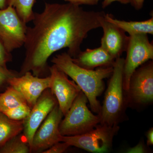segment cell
<instances>
[{
	"mask_svg": "<svg viewBox=\"0 0 153 153\" xmlns=\"http://www.w3.org/2000/svg\"><path fill=\"white\" fill-rule=\"evenodd\" d=\"M105 14L69 3H45L44 10L34 13L33 26L27 29L25 57L19 76L27 71L38 76L44 74L50 56L64 48L72 58L76 57L88 33L101 27Z\"/></svg>",
	"mask_w": 153,
	"mask_h": 153,
	"instance_id": "cell-1",
	"label": "cell"
},
{
	"mask_svg": "<svg viewBox=\"0 0 153 153\" xmlns=\"http://www.w3.org/2000/svg\"><path fill=\"white\" fill-rule=\"evenodd\" d=\"M51 61L74 80L87 97L92 111L99 114L101 106L97 97L104 90L103 80L112 74L113 66L99 67L96 70L86 69L74 63L67 52L56 55Z\"/></svg>",
	"mask_w": 153,
	"mask_h": 153,
	"instance_id": "cell-2",
	"label": "cell"
},
{
	"mask_svg": "<svg viewBox=\"0 0 153 153\" xmlns=\"http://www.w3.org/2000/svg\"><path fill=\"white\" fill-rule=\"evenodd\" d=\"M125 59L118 57L113 64V72L105 92L100 112V123L113 126L117 125L124 110L123 68Z\"/></svg>",
	"mask_w": 153,
	"mask_h": 153,
	"instance_id": "cell-3",
	"label": "cell"
},
{
	"mask_svg": "<svg viewBox=\"0 0 153 153\" xmlns=\"http://www.w3.org/2000/svg\"><path fill=\"white\" fill-rule=\"evenodd\" d=\"M87 97L81 91L61 120L59 126L63 136L79 135L90 131L100 123V115L93 114L88 109Z\"/></svg>",
	"mask_w": 153,
	"mask_h": 153,
	"instance_id": "cell-4",
	"label": "cell"
},
{
	"mask_svg": "<svg viewBox=\"0 0 153 153\" xmlns=\"http://www.w3.org/2000/svg\"><path fill=\"white\" fill-rule=\"evenodd\" d=\"M119 129L117 125L110 126L98 124L90 131L79 135L63 136L61 142L92 153L108 152L112 146L113 141Z\"/></svg>",
	"mask_w": 153,
	"mask_h": 153,
	"instance_id": "cell-5",
	"label": "cell"
},
{
	"mask_svg": "<svg viewBox=\"0 0 153 153\" xmlns=\"http://www.w3.org/2000/svg\"><path fill=\"white\" fill-rule=\"evenodd\" d=\"M123 68V88L127 92L132 75L137 68L153 59V45L148 34L140 33L129 36Z\"/></svg>",
	"mask_w": 153,
	"mask_h": 153,
	"instance_id": "cell-6",
	"label": "cell"
},
{
	"mask_svg": "<svg viewBox=\"0 0 153 153\" xmlns=\"http://www.w3.org/2000/svg\"><path fill=\"white\" fill-rule=\"evenodd\" d=\"M27 27L12 6L0 10V41L9 52L24 46Z\"/></svg>",
	"mask_w": 153,
	"mask_h": 153,
	"instance_id": "cell-7",
	"label": "cell"
},
{
	"mask_svg": "<svg viewBox=\"0 0 153 153\" xmlns=\"http://www.w3.org/2000/svg\"><path fill=\"white\" fill-rule=\"evenodd\" d=\"M63 116L57 103L35 133L31 152L42 153L56 143L61 142L62 136L59 131V126Z\"/></svg>",
	"mask_w": 153,
	"mask_h": 153,
	"instance_id": "cell-8",
	"label": "cell"
},
{
	"mask_svg": "<svg viewBox=\"0 0 153 153\" xmlns=\"http://www.w3.org/2000/svg\"><path fill=\"white\" fill-rule=\"evenodd\" d=\"M50 77L49 89L57 100L63 116L71 107L81 89L74 80H70L64 72L55 65L49 67Z\"/></svg>",
	"mask_w": 153,
	"mask_h": 153,
	"instance_id": "cell-9",
	"label": "cell"
},
{
	"mask_svg": "<svg viewBox=\"0 0 153 153\" xmlns=\"http://www.w3.org/2000/svg\"><path fill=\"white\" fill-rule=\"evenodd\" d=\"M141 66L132 75L127 93L133 102L145 105L153 100V61H147Z\"/></svg>",
	"mask_w": 153,
	"mask_h": 153,
	"instance_id": "cell-10",
	"label": "cell"
},
{
	"mask_svg": "<svg viewBox=\"0 0 153 153\" xmlns=\"http://www.w3.org/2000/svg\"><path fill=\"white\" fill-rule=\"evenodd\" d=\"M57 104V102L55 96L50 89L48 88L42 93L31 108L27 117L23 120V134L30 149L36 131Z\"/></svg>",
	"mask_w": 153,
	"mask_h": 153,
	"instance_id": "cell-11",
	"label": "cell"
},
{
	"mask_svg": "<svg viewBox=\"0 0 153 153\" xmlns=\"http://www.w3.org/2000/svg\"><path fill=\"white\" fill-rule=\"evenodd\" d=\"M7 82L23 95L32 108L44 91L49 88L50 77L42 78L27 71L20 76L11 77Z\"/></svg>",
	"mask_w": 153,
	"mask_h": 153,
	"instance_id": "cell-12",
	"label": "cell"
},
{
	"mask_svg": "<svg viewBox=\"0 0 153 153\" xmlns=\"http://www.w3.org/2000/svg\"><path fill=\"white\" fill-rule=\"evenodd\" d=\"M101 27L103 34L101 40V46L115 58L120 57L126 51L129 36L115 25L108 22L104 17L101 21Z\"/></svg>",
	"mask_w": 153,
	"mask_h": 153,
	"instance_id": "cell-13",
	"label": "cell"
},
{
	"mask_svg": "<svg viewBox=\"0 0 153 153\" xmlns=\"http://www.w3.org/2000/svg\"><path fill=\"white\" fill-rule=\"evenodd\" d=\"M74 63L82 68L94 69L96 68L112 66L116 58L100 46L95 49H87L81 51L72 58Z\"/></svg>",
	"mask_w": 153,
	"mask_h": 153,
	"instance_id": "cell-14",
	"label": "cell"
},
{
	"mask_svg": "<svg viewBox=\"0 0 153 153\" xmlns=\"http://www.w3.org/2000/svg\"><path fill=\"white\" fill-rule=\"evenodd\" d=\"M105 19L129 36L140 33L153 35V17L146 21L127 22L114 19L111 14H105Z\"/></svg>",
	"mask_w": 153,
	"mask_h": 153,
	"instance_id": "cell-15",
	"label": "cell"
},
{
	"mask_svg": "<svg viewBox=\"0 0 153 153\" xmlns=\"http://www.w3.org/2000/svg\"><path fill=\"white\" fill-rule=\"evenodd\" d=\"M24 130V120H15L0 112V148Z\"/></svg>",
	"mask_w": 153,
	"mask_h": 153,
	"instance_id": "cell-16",
	"label": "cell"
},
{
	"mask_svg": "<svg viewBox=\"0 0 153 153\" xmlns=\"http://www.w3.org/2000/svg\"><path fill=\"white\" fill-rule=\"evenodd\" d=\"M26 104L28 103L23 95L12 86L0 94V112Z\"/></svg>",
	"mask_w": 153,
	"mask_h": 153,
	"instance_id": "cell-17",
	"label": "cell"
},
{
	"mask_svg": "<svg viewBox=\"0 0 153 153\" xmlns=\"http://www.w3.org/2000/svg\"><path fill=\"white\" fill-rule=\"evenodd\" d=\"M36 0H9V6L16 11L22 21L26 24L32 22L34 16L33 7Z\"/></svg>",
	"mask_w": 153,
	"mask_h": 153,
	"instance_id": "cell-18",
	"label": "cell"
},
{
	"mask_svg": "<svg viewBox=\"0 0 153 153\" xmlns=\"http://www.w3.org/2000/svg\"><path fill=\"white\" fill-rule=\"evenodd\" d=\"M30 146L20 134L12 138L0 148L1 153H29Z\"/></svg>",
	"mask_w": 153,
	"mask_h": 153,
	"instance_id": "cell-19",
	"label": "cell"
},
{
	"mask_svg": "<svg viewBox=\"0 0 153 153\" xmlns=\"http://www.w3.org/2000/svg\"><path fill=\"white\" fill-rule=\"evenodd\" d=\"M31 108L28 104L3 111L2 113L10 119L15 120H23L25 119L31 111Z\"/></svg>",
	"mask_w": 153,
	"mask_h": 153,
	"instance_id": "cell-20",
	"label": "cell"
},
{
	"mask_svg": "<svg viewBox=\"0 0 153 153\" xmlns=\"http://www.w3.org/2000/svg\"><path fill=\"white\" fill-rule=\"evenodd\" d=\"M12 60L11 52L7 50L3 43L0 41V66L7 67V63Z\"/></svg>",
	"mask_w": 153,
	"mask_h": 153,
	"instance_id": "cell-21",
	"label": "cell"
},
{
	"mask_svg": "<svg viewBox=\"0 0 153 153\" xmlns=\"http://www.w3.org/2000/svg\"><path fill=\"white\" fill-rule=\"evenodd\" d=\"M70 147L67 143L59 142L53 145L51 147L43 152V153H62L64 152Z\"/></svg>",
	"mask_w": 153,
	"mask_h": 153,
	"instance_id": "cell-22",
	"label": "cell"
},
{
	"mask_svg": "<svg viewBox=\"0 0 153 153\" xmlns=\"http://www.w3.org/2000/svg\"><path fill=\"white\" fill-rule=\"evenodd\" d=\"M19 73L9 70L7 67L0 66V85L4 82H7L10 78L13 76H18Z\"/></svg>",
	"mask_w": 153,
	"mask_h": 153,
	"instance_id": "cell-23",
	"label": "cell"
},
{
	"mask_svg": "<svg viewBox=\"0 0 153 153\" xmlns=\"http://www.w3.org/2000/svg\"><path fill=\"white\" fill-rule=\"evenodd\" d=\"M68 3L80 6L81 5L94 6L98 4L100 0H64Z\"/></svg>",
	"mask_w": 153,
	"mask_h": 153,
	"instance_id": "cell-24",
	"label": "cell"
},
{
	"mask_svg": "<svg viewBox=\"0 0 153 153\" xmlns=\"http://www.w3.org/2000/svg\"><path fill=\"white\" fill-rule=\"evenodd\" d=\"M115 1L119 2L121 4H127L129 3H130L131 0H103L102 4V8H105L110 5L113 2Z\"/></svg>",
	"mask_w": 153,
	"mask_h": 153,
	"instance_id": "cell-25",
	"label": "cell"
},
{
	"mask_svg": "<svg viewBox=\"0 0 153 153\" xmlns=\"http://www.w3.org/2000/svg\"><path fill=\"white\" fill-rule=\"evenodd\" d=\"M145 148L142 143H140L133 148L129 149L128 153H144Z\"/></svg>",
	"mask_w": 153,
	"mask_h": 153,
	"instance_id": "cell-26",
	"label": "cell"
},
{
	"mask_svg": "<svg viewBox=\"0 0 153 153\" xmlns=\"http://www.w3.org/2000/svg\"><path fill=\"white\" fill-rule=\"evenodd\" d=\"M145 0H131L130 3L137 10L142 8Z\"/></svg>",
	"mask_w": 153,
	"mask_h": 153,
	"instance_id": "cell-27",
	"label": "cell"
},
{
	"mask_svg": "<svg viewBox=\"0 0 153 153\" xmlns=\"http://www.w3.org/2000/svg\"><path fill=\"white\" fill-rule=\"evenodd\" d=\"M147 144L148 146L153 145V128H151L147 133Z\"/></svg>",
	"mask_w": 153,
	"mask_h": 153,
	"instance_id": "cell-28",
	"label": "cell"
},
{
	"mask_svg": "<svg viewBox=\"0 0 153 153\" xmlns=\"http://www.w3.org/2000/svg\"><path fill=\"white\" fill-rule=\"evenodd\" d=\"M9 0H0V10L5 8L9 6Z\"/></svg>",
	"mask_w": 153,
	"mask_h": 153,
	"instance_id": "cell-29",
	"label": "cell"
}]
</instances>
